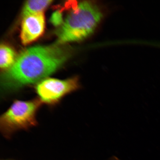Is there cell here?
<instances>
[{"mask_svg":"<svg viewBox=\"0 0 160 160\" xmlns=\"http://www.w3.org/2000/svg\"><path fill=\"white\" fill-rule=\"evenodd\" d=\"M77 77L65 80L46 78L38 83L35 88L38 99L42 103L53 106L66 96L81 88Z\"/></svg>","mask_w":160,"mask_h":160,"instance_id":"277c9868","label":"cell"},{"mask_svg":"<svg viewBox=\"0 0 160 160\" xmlns=\"http://www.w3.org/2000/svg\"><path fill=\"white\" fill-rule=\"evenodd\" d=\"M103 17L95 3L83 1L75 7L56 32L58 43L82 41L92 34Z\"/></svg>","mask_w":160,"mask_h":160,"instance_id":"7a4b0ae2","label":"cell"},{"mask_svg":"<svg viewBox=\"0 0 160 160\" xmlns=\"http://www.w3.org/2000/svg\"><path fill=\"white\" fill-rule=\"evenodd\" d=\"M42 103L38 98L14 102L0 119V128L4 137L9 138L16 132L37 125L36 117Z\"/></svg>","mask_w":160,"mask_h":160,"instance_id":"3957f363","label":"cell"},{"mask_svg":"<svg viewBox=\"0 0 160 160\" xmlns=\"http://www.w3.org/2000/svg\"><path fill=\"white\" fill-rule=\"evenodd\" d=\"M112 160H118V159H117V158H113V159H112Z\"/></svg>","mask_w":160,"mask_h":160,"instance_id":"9c48e42d","label":"cell"},{"mask_svg":"<svg viewBox=\"0 0 160 160\" xmlns=\"http://www.w3.org/2000/svg\"><path fill=\"white\" fill-rule=\"evenodd\" d=\"M67 48L59 45L36 46L24 50L4 72L1 84L5 91L40 82L54 73L68 59Z\"/></svg>","mask_w":160,"mask_h":160,"instance_id":"6da1fadb","label":"cell"},{"mask_svg":"<svg viewBox=\"0 0 160 160\" xmlns=\"http://www.w3.org/2000/svg\"><path fill=\"white\" fill-rule=\"evenodd\" d=\"M52 1H28L26 2L23 9V16L43 12L51 3Z\"/></svg>","mask_w":160,"mask_h":160,"instance_id":"8992f818","label":"cell"},{"mask_svg":"<svg viewBox=\"0 0 160 160\" xmlns=\"http://www.w3.org/2000/svg\"><path fill=\"white\" fill-rule=\"evenodd\" d=\"M45 25L43 12L23 16L21 35L22 43L27 44L37 39L43 33Z\"/></svg>","mask_w":160,"mask_h":160,"instance_id":"5b68a950","label":"cell"},{"mask_svg":"<svg viewBox=\"0 0 160 160\" xmlns=\"http://www.w3.org/2000/svg\"><path fill=\"white\" fill-rule=\"evenodd\" d=\"M14 52L11 48L4 45L0 47V67L1 69L11 67L15 61Z\"/></svg>","mask_w":160,"mask_h":160,"instance_id":"52a82bcc","label":"cell"},{"mask_svg":"<svg viewBox=\"0 0 160 160\" xmlns=\"http://www.w3.org/2000/svg\"><path fill=\"white\" fill-rule=\"evenodd\" d=\"M51 22L56 26L61 25L63 22L62 15L59 11H57L53 13L51 18Z\"/></svg>","mask_w":160,"mask_h":160,"instance_id":"ba28073f","label":"cell"}]
</instances>
